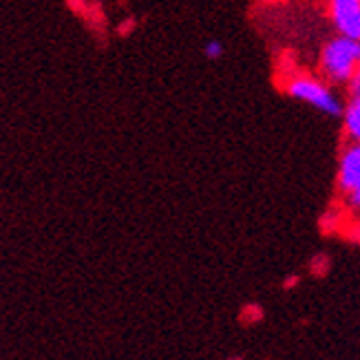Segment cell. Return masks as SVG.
<instances>
[{
	"mask_svg": "<svg viewBox=\"0 0 360 360\" xmlns=\"http://www.w3.org/2000/svg\"><path fill=\"white\" fill-rule=\"evenodd\" d=\"M327 9L338 36L360 42V0H327Z\"/></svg>",
	"mask_w": 360,
	"mask_h": 360,
	"instance_id": "4",
	"label": "cell"
},
{
	"mask_svg": "<svg viewBox=\"0 0 360 360\" xmlns=\"http://www.w3.org/2000/svg\"><path fill=\"white\" fill-rule=\"evenodd\" d=\"M349 93H352V100L349 104L345 106V133L352 142H358L360 144V80L354 77V82L349 84Z\"/></svg>",
	"mask_w": 360,
	"mask_h": 360,
	"instance_id": "5",
	"label": "cell"
},
{
	"mask_svg": "<svg viewBox=\"0 0 360 360\" xmlns=\"http://www.w3.org/2000/svg\"><path fill=\"white\" fill-rule=\"evenodd\" d=\"M356 77H358V80H360V62H358V75H356Z\"/></svg>",
	"mask_w": 360,
	"mask_h": 360,
	"instance_id": "9",
	"label": "cell"
},
{
	"mask_svg": "<svg viewBox=\"0 0 360 360\" xmlns=\"http://www.w3.org/2000/svg\"><path fill=\"white\" fill-rule=\"evenodd\" d=\"M232 360H234V358H232ZM237 360H239V358H237Z\"/></svg>",
	"mask_w": 360,
	"mask_h": 360,
	"instance_id": "10",
	"label": "cell"
},
{
	"mask_svg": "<svg viewBox=\"0 0 360 360\" xmlns=\"http://www.w3.org/2000/svg\"><path fill=\"white\" fill-rule=\"evenodd\" d=\"M360 62V42L334 36L327 40L319 56V71L327 84H352L358 75Z\"/></svg>",
	"mask_w": 360,
	"mask_h": 360,
	"instance_id": "1",
	"label": "cell"
},
{
	"mask_svg": "<svg viewBox=\"0 0 360 360\" xmlns=\"http://www.w3.org/2000/svg\"><path fill=\"white\" fill-rule=\"evenodd\" d=\"M296 283H299V278L292 276V278H288V281H285V288H290V285H296Z\"/></svg>",
	"mask_w": 360,
	"mask_h": 360,
	"instance_id": "8",
	"label": "cell"
},
{
	"mask_svg": "<svg viewBox=\"0 0 360 360\" xmlns=\"http://www.w3.org/2000/svg\"><path fill=\"white\" fill-rule=\"evenodd\" d=\"M245 309H248V314H250V321H259L263 316V311H261L259 305H248Z\"/></svg>",
	"mask_w": 360,
	"mask_h": 360,
	"instance_id": "7",
	"label": "cell"
},
{
	"mask_svg": "<svg viewBox=\"0 0 360 360\" xmlns=\"http://www.w3.org/2000/svg\"><path fill=\"white\" fill-rule=\"evenodd\" d=\"M283 89L292 100L314 106L316 111H321L325 115L340 117L345 113V104H342V100L334 93L332 84H327L325 80H321V77L292 75Z\"/></svg>",
	"mask_w": 360,
	"mask_h": 360,
	"instance_id": "2",
	"label": "cell"
},
{
	"mask_svg": "<svg viewBox=\"0 0 360 360\" xmlns=\"http://www.w3.org/2000/svg\"><path fill=\"white\" fill-rule=\"evenodd\" d=\"M338 191L352 208L360 210V144L352 142L338 162Z\"/></svg>",
	"mask_w": 360,
	"mask_h": 360,
	"instance_id": "3",
	"label": "cell"
},
{
	"mask_svg": "<svg viewBox=\"0 0 360 360\" xmlns=\"http://www.w3.org/2000/svg\"><path fill=\"white\" fill-rule=\"evenodd\" d=\"M203 56H206L208 60H219L224 56V44L219 40H208L206 46H203Z\"/></svg>",
	"mask_w": 360,
	"mask_h": 360,
	"instance_id": "6",
	"label": "cell"
}]
</instances>
